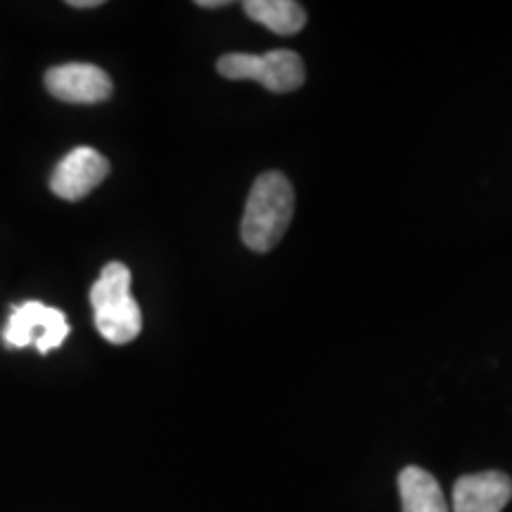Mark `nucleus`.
I'll return each mask as SVG.
<instances>
[{
    "label": "nucleus",
    "mask_w": 512,
    "mask_h": 512,
    "mask_svg": "<svg viewBox=\"0 0 512 512\" xmlns=\"http://www.w3.org/2000/svg\"><path fill=\"white\" fill-rule=\"evenodd\" d=\"M221 76L233 81H259L271 93L297 91L306 79L302 57L292 50H271V53H228L216 64Z\"/></svg>",
    "instance_id": "3"
},
{
    "label": "nucleus",
    "mask_w": 512,
    "mask_h": 512,
    "mask_svg": "<svg viewBox=\"0 0 512 512\" xmlns=\"http://www.w3.org/2000/svg\"><path fill=\"white\" fill-rule=\"evenodd\" d=\"M399 494L403 512H448L439 482L422 467H403L399 475Z\"/></svg>",
    "instance_id": "8"
},
{
    "label": "nucleus",
    "mask_w": 512,
    "mask_h": 512,
    "mask_svg": "<svg viewBox=\"0 0 512 512\" xmlns=\"http://www.w3.org/2000/svg\"><path fill=\"white\" fill-rule=\"evenodd\" d=\"M512 498V479L505 472H477L453 486V512H503Z\"/></svg>",
    "instance_id": "7"
},
{
    "label": "nucleus",
    "mask_w": 512,
    "mask_h": 512,
    "mask_svg": "<svg viewBox=\"0 0 512 512\" xmlns=\"http://www.w3.org/2000/svg\"><path fill=\"white\" fill-rule=\"evenodd\" d=\"M110 174V162L93 147H74L60 164L55 166L53 178H50V190L60 200L76 202L98 188Z\"/></svg>",
    "instance_id": "5"
},
{
    "label": "nucleus",
    "mask_w": 512,
    "mask_h": 512,
    "mask_svg": "<svg viewBox=\"0 0 512 512\" xmlns=\"http://www.w3.org/2000/svg\"><path fill=\"white\" fill-rule=\"evenodd\" d=\"M242 10L261 27L278 36H294L304 29L306 10L294 0H247Z\"/></svg>",
    "instance_id": "9"
},
{
    "label": "nucleus",
    "mask_w": 512,
    "mask_h": 512,
    "mask_svg": "<svg viewBox=\"0 0 512 512\" xmlns=\"http://www.w3.org/2000/svg\"><path fill=\"white\" fill-rule=\"evenodd\" d=\"M294 216V188L280 171L256 178L242 216V242L252 252H271L283 240Z\"/></svg>",
    "instance_id": "1"
},
{
    "label": "nucleus",
    "mask_w": 512,
    "mask_h": 512,
    "mask_svg": "<svg viewBox=\"0 0 512 512\" xmlns=\"http://www.w3.org/2000/svg\"><path fill=\"white\" fill-rule=\"evenodd\" d=\"M95 328L107 342L128 344L143 330V313L131 294V271L112 261L91 287Z\"/></svg>",
    "instance_id": "2"
},
{
    "label": "nucleus",
    "mask_w": 512,
    "mask_h": 512,
    "mask_svg": "<svg viewBox=\"0 0 512 512\" xmlns=\"http://www.w3.org/2000/svg\"><path fill=\"white\" fill-rule=\"evenodd\" d=\"M69 5H72V8H100L102 5V0H69Z\"/></svg>",
    "instance_id": "10"
},
{
    "label": "nucleus",
    "mask_w": 512,
    "mask_h": 512,
    "mask_svg": "<svg viewBox=\"0 0 512 512\" xmlns=\"http://www.w3.org/2000/svg\"><path fill=\"white\" fill-rule=\"evenodd\" d=\"M46 88L57 100L72 105H95L112 95V79L100 67L86 62H69L48 69Z\"/></svg>",
    "instance_id": "6"
},
{
    "label": "nucleus",
    "mask_w": 512,
    "mask_h": 512,
    "mask_svg": "<svg viewBox=\"0 0 512 512\" xmlns=\"http://www.w3.org/2000/svg\"><path fill=\"white\" fill-rule=\"evenodd\" d=\"M69 332L72 330H69L67 316L60 309L34 299V302L12 306L8 325L3 330V342L10 349L36 347L38 354H48L62 347Z\"/></svg>",
    "instance_id": "4"
},
{
    "label": "nucleus",
    "mask_w": 512,
    "mask_h": 512,
    "mask_svg": "<svg viewBox=\"0 0 512 512\" xmlns=\"http://www.w3.org/2000/svg\"><path fill=\"white\" fill-rule=\"evenodd\" d=\"M197 5H200V8H226L228 5V0H197Z\"/></svg>",
    "instance_id": "11"
}]
</instances>
